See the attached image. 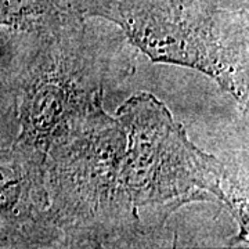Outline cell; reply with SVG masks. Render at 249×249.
Listing matches in <instances>:
<instances>
[{"instance_id":"cell-1","label":"cell","mask_w":249,"mask_h":249,"mask_svg":"<svg viewBox=\"0 0 249 249\" xmlns=\"http://www.w3.org/2000/svg\"><path fill=\"white\" fill-rule=\"evenodd\" d=\"M14 39L16 142L45 155L64 129L104 104L106 91L136 71L137 50L122 31L73 7L40 27L14 31Z\"/></svg>"},{"instance_id":"cell-2","label":"cell","mask_w":249,"mask_h":249,"mask_svg":"<svg viewBox=\"0 0 249 249\" xmlns=\"http://www.w3.org/2000/svg\"><path fill=\"white\" fill-rule=\"evenodd\" d=\"M124 132L121 184L154 247L166 242L170 217L194 202H214L248 238V191L213 155L198 148L160 98L139 91L116 111Z\"/></svg>"},{"instance_id":"cell-3","label":"cell","mask_w":249,"mask_h":249,"mask_svg":"<svg viewBox=\"0 0 249 249\" xmlns=\"http://www.w3.org/2000/svg\"><path fill=\"white\" fill-rule=\"evenodd\" d=\"M124 142L118 118L104 104L50 142L46 187L58 248L154 247L122 190Z\"/></svg>"},{"instance_id":"cell-4","label":"cell","mask_w":249,"mask_h":249,"mask_svg":"<svg viewBox=\"0 0 249 249\" xmlns=\"http://www.w3.org/2000/svg\"><path fill=\"white\" fill-rule=\"evenodd\" d=\"M122 31L152 62L202 72L248 106V0H70Z\"/></svg>"},{"instance_id":"cell-5","label":"cell","mask_w":249,"mask_h":249,"mask_svg":"<svg viewBox=\"0 0 249 249\" xmlns=\"http://www.w3.org/2000/svg\"><path fill=\"white\" fill-rule=\"evenodd\" d=\"M46 155L0 145V248H58L49 212Z\"/></svg>"},{"instance_id":"cell-6","label":"cell","mask_w":249,"mask_h":249,"mask_svg":"<svg viewBox=\"0 0 249 249\" xmlns=\"http://www.w3.org/2000/svg\"><path fill=\"white\" fill-rule=\"evenodd\" d=\"M18 133L14 31L0 28V145L16 142Z\"/></svg>"},{"instance_id":"cell-7","label":"cell","mask_w":249,"mask_h":249,"mask_svg":"<svg viewBox=\"0 0 249 249\" xmlns=\"http://www.w3.org/2000/svg\"><path fill=\"white\" fill-rule=\"evenodd\" d=\"M70 9V0H0V28L27 31Z\"/></svg>"}]
</instances>
